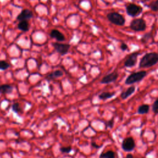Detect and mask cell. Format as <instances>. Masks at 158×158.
Masks as SVG:
<instances>
[{
  "mask_svg": "<svg viewBox=\"0 0 158 158\" xmlns=\"http://www.w3.org/2000/svg\"><path fill=\"white\" fill-rule=\"evenodd\" d=\"M158 61V54L157 52L146 53L141 59L139 68H148L155 65Z\"/></svg>",
  "mask_w": 158,
  "mask_h": 158,
  "instance_id": "6da1fadb",
  "label": "cell"
},
{
  "mask_svg": "<svg viewBox=\"0 0 158 158\" xmlns=\"http://www.w3.org/2000/svg\"><path fill=\"white\" fill-rule=\"evenodd\" d=\"M147 75V72L144 70H141L137 72H133L126 78L125 83L126 85H132L133 83L141 81Z\"/></svg>",
  "mask_w": 158,
  "mask_h": 158,
  "instance_id": "7a4b0ae2",
  "label": "cell"
},
{
  "mask_svg": "<svg viewBox=\"0 0 158 158\" xmlns=\"http://www.w3.org/2000/svg\"><path fill=\"white\" fill-rule=\"evenodd\" d=\"M107 18L110 22L118 26H123L125 23V17L118 12H110L107 15Z\"/></svg>",
  "mask_w": 158,
  "mask_h": 158,
  "instance_id": "3957f363",
  "label": "cell"
},
{
  "mask_svg": "<svg viewBox=\"0 0 158 158\" xmlns=\"http://www.w3.org/2000/svg\"><path fill=\"white\" fill-rule=\"evenodd\" d=\"M130 27L135 31H143L146 28V23L143 19H135L131 21Z\"/></svg>",
  "mask_w": 158,
  "mask_h": 158,
  "instance_id": "277c9868",
  "label": "cell"
},
{
  "mask_svg": "<svg viewBox=\"0 0 158 158\" xmlns=\"http://www.w3.org/2000/svg\"><path fill=\"white\" fill-rule=\"evenodd\" d=\"M143 11V7L134 3L128 4L126 7L127 14L131 17L138 16Z\"/></svg>",
  "mask_w": 158,
  "mask_h": 158,
  "instance_id": "5b68a950",
  "label": "cell"
},
{
  "mask_svg": "<svg viewBox=\"0 0 158 158\" xmlns=\"http://www.w3.org/2000/svg\"><path fill=\"white\" fill-rule=\"evenodd\" d=\"M135 148V142L132 137L125 138L122 143V148L124 151H132Z\"/></svg>",
  "mask_w": 158,
  "mask_h": 158,
  "instance_id": "8992f818",
  "label": "cell"
},
{
  "mask_svg": "<svg viewBox=\"0 0 158 158\" xmlns=\"http://www.w3.org/2000/svg\"><path fill=\"white\" fill-rule=\"evenodd\" d=\"M52 46L54 48L55 50L60 55H65L67 53H68L69 50L70 48V45L69 44L60 43H52Z\"/></svg>",
  "mask_w": 158,
  "mask_h": 158,
  "instance_id": "52a82bcc",
  "label": "cell"
},
{
  "mask_svg": "<svg viewBox=\"0 0 158 158\" xmlns=\"http://www.w3.org/2000/svg\"><path fill=\"white\" fill-rule=\"evenodd\" d=\"M139 54L138 52H135L131 54L124 62V66L127 67H132L135 65L137 62L138 56Z\"/></svg>",
  "mask_w": 158,
  "mask_h": 158,
  "instance_id": "ba28073f",
  "label": "cell"
},
{
  "mask_svg": "<svg viewBox=\"0 0 158 158\" xmlns=\"http://www.w3.org/2000/svg\"><path fill=\"white\" fill-rule=\"evenodd\" d=\"M118 77V74L117 72H112L106 75L105 77H104L101 80V83L107 84V83L114 82L117 79Z\"/></svg>",
  "mask_w": 158,
  "mask_h": 158,
  "instance_id": "9c48e42d",
  "label": "cell"
},
{
  "mask_svg": "<svg viewBox=\"0 0 158 158\" xmlns=\"http://www.w3.org/2000/svg\"><path fill=\"white\" fill-rule=\"evenodd\" d=\"M33 13L29 9H23L20 14H19L17 17V19L20 21L23 20H28L33 17Z\"/></svg>",
  "mask_w": 158,
  "mask_h": 158,
  "instance_id": "30bf717a",
  "label": "cell"
},
{
  "mask_svg": "<svg viewBox=\"0 0 158 158\" xmlns=\"http://www.w3.org/2000/svg\"><path fill=\"white\" fill-rule=\"evenodd\" d=\"M49 35L51 38H55L58 41H63L65 40L64 35L60 31L56 29H52L50 31Z\"/></svg>",
  "mask_w": 158,
  "mask_h": 158,
  "instance_id": "8fae6325",
  "label": "cell"
},
{
  "mask_svg": "<svg viewBox=\"0 0 158 158\" xmlns=\"http://www.w3.org/2000/svg\"><path fill=\"white\" fill-rule=\"evenodd\" d=\"M135 91V86H130L125 91H123L121 93L120 97H121L122 99H125L127 98H128L129 96H130L132 94H133Z\"/></svg>",
  "mask_w": 158,
  "mask_h": 158,
  "instance_id": "7c38bea8",
  "label": "cell"
},
{
  "mask_svg": "<svg viewBox=\"0 0 158 158\" xmlns=\"http://www.w3.org/2000/svg\"><path fill=\"white\" fill-rule=\"evenodd\" d=\"M13 90V87L8 84H4L0 86L1 94H10Z\"/></svg>",
  "mask_w": 158,
  "mask_h": 158,
  "instance_id": "4fadbf2b",
  "label": "cell"
},
{
  "mask_svg": "<svg viewBox=\"0 0 158 158\" xmlns=\"http://www.w3.org/2000/svg\"><path fill=\"white\" fill-rule=\"evenodd\" d=\"M63 75V72L60 70H56L54 72L49 73L47 77H46V79H48V80H52L54 79H56L57 78L60 77Z\"/></svg>",
  "mask_w": 158,
  "mask_h": 158,
  "instance_id": "5bb4252c",
  "label": "cell"
},
{
  "mask_svg": "<svg viewBox=\"0 0 158 158\" xmlns=\"http://www.w3.org/2000/svg\"><path fill=\"white\" fill-rule=\"evenodd\" d=\"M18 28L22 31H27L29 30L30 28V25L27 20H23V21H20L19 23H18L17 25Z\"/></svg>",
  "mask_w": 158,
  "mask_h": 158,
  "instance_id": "9a60e30c",
  "label": "cell"
},
{
  "mask_svg": "<svg viewBox=\"0 0 158 158\" xmlns=\"http://www.w3.org/2000/svg\"><path fill=\"white\" fill-rule=\"evenodd\" d=\"M115 94V92H103L98 96V98L99 99L101 100H106L107 99L112 98Z\"/></svg>",
  "mask_w": 158,
  "mask_h": 158,
  "instance_id": "2e32d148",
  "label": "cell"
},
{
  "mask_svg": "<svg viewBox=\"0 0 158 158\" xmlns=\"http://www.w3.org/2000/svg\"><path fill=\"white\" fill-rule=\"evenodd\" d=\"M149 111V106L148 104H142L138 108V113L139 114H145Z\"/></svg>",
  "mask_w": 158,
  "mask_h": 158,
  "instance_id": "e0dca14e",
  "label": "cell"
},
{
  "mask_svg": "<svg viewBox=\"0 0 158 158\" xmlns=\"http://www.w3.org/2000/svg\"><path fill=\"white\" fill-rule=\"evenodd\" d=\"M115 153L112 150L108 151L106 152H102L100 155V158H115Z\"/></svg>",
  "mask_w": 158,
  "mask_h": 158,
  "instance_id": "ac0fdd59",
  "label": "cell"
},
{
  "mask_svg": "<svg viewBox=\"0 0 158 158\" xmlns=\"http://www.w3.org/2000/svg\"><path fill=\"white\" fill-rule=\"evenodd\" d=\"M148 6L151 8V9L154 12H157L158 10V0H154L152 1Z\"/></svg>",
  "mask_w": 158,
  "mask_h": 158,
  "instance_id": "d6986e66",
  "label": "cell"
},
{
  "mask_svg": "<svg viewBox=\"0 0 158 158\" xmlns=\"http://www.w3.org/2000/svg\"><path fill=\"white\" fill-rule=\"evenodd\" d=\"M12 110L14 112H15L17 114H19V113L22 112L21 107H20V104H19V103H18V102H15V103H14L12 104Z\"/></svg>",
  "mask_w": 158,
  "mask_h": 158,
  "instance_id": "ffe728a7",
  "label": "cell"
},
{
  "mask_svg": "<svg viewBox=\"0 0 158 158\" xmlns=\"http://www.w3.org/2000/svg\"><path fill=\"white\" fill-rule=\"evenodd\" d=\"M151 38V33H146L144 34L141 38V41L142 43H146Z\"/></svg>",
  "mask_w": 158,
  "mask_h": 158,
  "instance_id": "44dd1931",
  "label": "cell"
},
{
  "mask_svg": "<svg viewBox=\"0 0 158 158\" xmlns=\"http://www.w3.org/2000/svg\"><path fill=\"white\" fill-rule=\"evenodd\" d=\"M10 66V64L7 62L5 60H0V69L4 70H6Z\"/></svg>",
  "mask_w": 158,
  "mask_h": 158,
  "instance_id": "7402d4cb",
  "label": "cell"
},
{
  "mask_svg": "<svg viewBox=\"0 0 158 158\" xmlns=\"http://www.w3.org/2000/svg\"><path fill=\"white\" fill-rule=\"evenodd\" d=\"M72 151V147L70 146L61 147L60 148V151L62 153H69Z\"/></svg>",
  "mask_w": 158,
  "mask_h": 158,
  "instance_id": "603a6c76",
  "label": "cell"
},
{
  "mask_svg": "<svg viewBox=\"0 0 158 158\" xmlns=\"http://www.w3.org/2000/svg\"><path fill=\"white\" fill-rule=\"evenodd\" d=\"M152 111L155 114H157V109H158V99H156V101H154L153 105H152Z\"/></svg>",
  "mask_w": 158,
  "mask_h": 158,
  "instance_id": "cb8c5ba5",
  "label": "cell"
},
{
  "mask_svg": "<svg viewBox=\"0 0 158 158\" xmlns=\"http://www.w3.org/2000/svg\"><path fill=\"white\" fill-rule=\"evenodd\" d=\"M106 127H109L110 128H112L113 127V125H114V118H112V119L107 121L106 122Z\"/></svg>",
  "mask_w": 158,
  "mask_h": 158,
  "instance_id": "d4e9b609",
  "label": "cell"
},
{
  "mask_svg": "<svg viewBox=\"0 0 158 158\" xmlns=\"http://www.w3.org/2000/svg\"><path fill=\"white\" fill-rule=\"evenodd\" d=\"M120 49L122 50V51H125L128 49V46L126 43H122L121 45H120Z\"/></svg>",
  "mask_w": 158,
  "mask_h": 158,
  "instance_id": "484cf974",
  "label": "cell"
},
{
  "mask_svg": "<svg viewBox=\"0 0 158 158\" xmlns=\"http://www.w3.org/2000/svg\"><path fill=\"white\" fill-rule=\"evenodd\" d=\"M126 158H133V156L131 154H128L126 156Z\"/></svg>",
  "mask_w": 158,
  "mask_h": 158,
  "instance_id": "4316f807",
  "label": "cell"
},
{
  "mask_svg": "<svg viewBox=\"0 0 158 158\" xmlns=\"http://www.w3.org/2000/svg\"><path fill=\"white\" fill-rule=\"evenodd\" d=\"M149 1H150V0H139V1H140V2H143V3Z\"/></svg>",
  "mask_w": 158,
  "mask_h": 158,
  "instance_id": "83f0119b",
  "label": "cell"
},
{
  "mask_svg": "<svg viewBox=\"0 0 158 158\" xmlns=\"http://www.w3.org/2000/svg\"><path fill=\"white\" fill-rule=\"evenodd\" d=\"M92 145H93V146H94L95 148H99V146H97L96 144H94V143H92Z\"/></svg>",
  "mask_w": 158,
  "mask_h": 158,
  "instance_id": "f1b7e54d",
  "label": "cell"
}]
</instances>
